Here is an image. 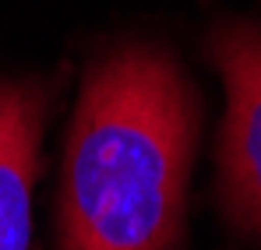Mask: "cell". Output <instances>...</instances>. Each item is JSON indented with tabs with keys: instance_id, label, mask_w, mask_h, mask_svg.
<instances>
[{
	"instance_id": "3957f363",
	"label": "cell",
	"mask_w": 261,
	"mask_h": 250,
	"mask_svg": "<svg viewBox=\"0 0 261 250\" xmlns=\"http://www.w3.org/2000/svg\"><path fill=\"white\" fill-rule=\"evenodd\" d=\"M43 109L36 81L0 78V250H29Z\"/></svg>"
},
{
	"instance_id": "6da1fadb",
	"label": "cell",
	"mask_w": 261,
	"mask_h": 250,
	"mask_svg": "<svg viewBox=\"0 0 261 250\" xmlns=\"http://www.w3.org/2000/svg\"><path fill=\"white\" fill-rule=\"evenodd\" d=\"M194 134V92L163 49L130 42L102 57L67 134L60 247L173 250Z\"/></svg>"
},
{
	"instance_id": "7a4b0ae2",
	"label": "cell",
	"mask_w": 261,
	"mask_h": 250,
	"mask_svg": "<svg viewBox=\"0 0 261 250\" xmlns=\"http://www.w3.org/2000/svg\"><path fill=\"white\" fill-rule=\"evenodd\" d=\"M212 60L226 81L222 194L229 211L261 233V29L222 25L212 36Z\"/></svg>"
}]
</instances>
